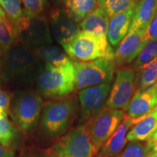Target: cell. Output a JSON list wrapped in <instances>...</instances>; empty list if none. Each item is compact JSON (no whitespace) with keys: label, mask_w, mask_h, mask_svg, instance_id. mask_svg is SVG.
I'll use <instances>...</instances> for the list:
<instances>
[{"label":"cell","mask_w":157,"mask_h":157,"mask_svg":"<svg viewBox=\"0 0 157 157\" xmlns=\"http://www.w3.org/2000/svg\"><path fill=\"white\" fill-rule=\"evenodd\" d=\"M2 58L0 68L4 83L18 90L30 89L36 84L44 69V62L18 42L4 52Z\"/></svg>","instance_id":"1"},{"label":"cell","mask_w":157,"mask_h":157,"mask_svg":"<svg viewBox=\"0 0 157 157\" xmlns=\"http://www.w3.org/2000/svg\"><path fill=\"white\" fill-rule=\"evenodd\" d=\"M78 111V96L74 93L48 100L43 105L39 122V140L43 143L56 142L69 131Z\"/></svg>","instance_id":"2"},{"label":"cell","mask_w":157,"mask_h":157,"mask_svg":"<svg viewBox=\"0 0 157 157\" xmlns=\"http://www.w3.org/2000/svg\"><path fill=\"white\" fill-rule=\"evenodd\" d=\"M43 98L31 89L18 90L11 95L8 114L25 135L33 134L40 120Z\"/></svg>","instance_id":"3"},{"label":"cell","mask_w":157,"mask_h":157,"mask_svg":"<svg viewBox=\"0 0 157 157\" xmlns=\"http://www.w3.org/2000/svg\"><path fill=\"white\" fill-rule=\"evenodd\" d=\"M44 63V69L36 83L39 95L44 99L52 100L74 93L75 69L73 61L63 66Z\"/></svg>","instance_id":"4"},{"label":"cell","mask_w":157,"mask_h":157,"mask_svg":"<svg viewBox=\"0 0 157 157\" xmlns=\"http://www.w3.org/2000/svg\"><path fill=\"white\" fill-rule=\"evenodd\" d=\"M62 48L75 63L89 62L102 58H114V52L107 36H96L84 31H80Z\"/></svg>","instance_id":"5"},{"label":"cell","mask_w":157,"mask_h":157,"mask_svg":"<svg viewBox=\"0 0 157 157\" xmlns=\"http://www.w3.org/2000/svg\"><path fill=\"white\" fill-rule=\"evenodd\" d=\"M14 24L17 42L25 48L33 50L52 43L48 18L43 13L36 14L23 10L22 16Z\"/></svg>","instance_id":"6"},{"label":"cell","mask_w":157,"mask_h":157,"mask_svg":"<svg viewBox=\"0 0 157 157\" xmlns=\"http://www.w3.org/2000/svg\"><path fill=\"white\" fill-rule=\"evenodd\" d=\"M74 63L75 90L103 84H111L117 65L114 59L98 58L89 62Z\"/></svg>","instance_id":"7"},{"label":"cell","mask_w":157,"mask_h":157,"mask_svg":"<svg viewBox=\"0 0 157 157\" xmlns=\"http://www.w3.org/2000/svg\"><path fill=\"white\" fill-rule=\"evenodd\" d=\"M50 149L58 157H95L97 155L86 124L69 129Z\"/></svg>","instance_id":"8"},{"label":"cell","mask_w":157,"mask_h":157,"mask_svg":"<svg viewBox=\"0 0 157 157\" xmlns=\"http://www.w3.org/2000/svg\"><path fill=\"white\" fill-rule=\"evenodd\" d=\"M124 116L125 111L123 110L111 109L105 105L86 124L97 154L104 143L115 132Z\"/></svg>","instance_id":"9"},{"label":"cell","mask_w":157,"mask_h":157,"mask_svg":"<svg viewBox=\"0 0 157 157\" xmlns=\"http://www.w3.org/2000/svg\"><path fill=\"white\" fill-rule=\"evenodd\" d=\"M111 89V84H103L80 90L78 94V111L76 126L87 124L105 107Z\"/></svg>","instance_id":"10"},{"label":"cell","mask_w":157,"mask_h":157,"mask_svg":"<svg viewBox=\"0 0 157 157\" xmlns=\"http://www.w3.org/2000/svg\"><path fill=\"white\" fill-rule=\"evenodd\" d=\"M135 76L136 74L132 68H123L117 71L105 106L127 111L129 102L136 92Z\"/></svg>","instance_id":"11"},{"label":"cell","mask_w":157,"mask_h":157,"mask_svg":"<svg viewBox=\"0 0 157 157\" xmlns=\"http://www.w3.org/2000/svg\"><path fill=\"white\" fill-rule=\"evenodd\" d=\"M49 26L52 39L60 45L69 42L79 32V25L64 8L52 9L49 13Z\"/></svg>","instance_id":"12"},{"label":"cell","mask_w":157,"mask_h":157,"mask_svg":"<svg viewBox=\"0 0 157 157\" xmlns=\"http://www.w3.org/2000/svg\"><path fill=\"white\" fill-rule=\"evenodd\" d=\"M157 106V98L153 87L137 90L129 102L126 113L132 124L142 120Z\"/></svg>","instance_id":"13"},{"label":"cell","mask_w":157,"mask_h":157,"mask_svg":"<svg viewBox=\"0 0 157 157\" xmlns=\"http://www.w3.org/2000/svg\"><path fill=\"white\" fill-rule=\"evenodd\" d=\"M146 29H139L128 34L120 42L114 53V61L117 66L131 63L146 43L143 41V34Z\"/></svg>","instance_id":"14"},{"label":"cell","mask_w":157,"mask_h":157,"mask_svg":"<svg viewBox=\"0 0 157 157\" xmlns=\"http://www.w3.org/2000/svg\"><path fill=\"white\" fill-rule=\"evenodd\" d=\"M133 126L126 113L115 132L103 144L95 157H113L121 152L128 142L127 133Z\"/></svg>","instance_id":"15"},{"label":"cell","mask_w":157,"mask_h":157,"mask_svg":"<svg viewBox=\"0 0 157 157\" xmlns=\"http://www.w3.org/2000/svg\"><path fill=\"white\" fill-rule=\"evenodd\" d=\"M135 7V6L110 18L107 39L111 46H119L122 39L128 34L134 16Z\"/></svg>","instance_id":"16"},{"label":"cell","mask_w":157,"mask_h":157,"mask_svg":"<svg viewBox=\"0 0 157 157\" xmlns=\"http://www.w3.org/2000/svg\"><path fill=\"white\" fill-rule=\"evenodd\" d=\"M156 13V0H139L135 5L134 16L129 33L139 29H146Z\"/></svg>","instance_id":"17"},{"label":"cell","mask_w":157,"mask_h":157,"mask_svg":"<svg viewBox=\"0 0 157 157\" xmlns=\"http://www.w3.org/2000/svg\"><path fill=\"white\" fill-rule=\"evenodd\" d=\"M157 128V106L142 120L131 127L127 138L129 142H145L152 136Z\"/></svg>","instance_id":"18"},{"label":"cell","mask_w":157,"mask_h":157,"mask_svg":"<svg viewBox=\"0 0 157 157\" xmlns=\"http://www.w3.org/2000/svg\"><path fill=\"white\" fill-rule=\"evenodd\" d=\"M109 17L101 7H98L78 24L81 31L99 36H107Z\"/></svg>","instance_id":"19"},{"label":"cell","mask_w":157,"mask_h":157,"mask_svg":"<svg viewBox=\"0 0 157 157\" xmlns=\"http://www.w3.org/2000/svg\"><path fill=\"white\" fill-rule=\"evenodd\" d=\"M64 10L79 24L98 7V0H63Z\"/></svg>","instance_id":"20"},{"label":"cell","mask_w":157,"mask_h":157,"mask_svg":"<svg viewBox=\"0 0 157 157\" xmlns=\"http://www.w3.org/2000/svg\"><path fill=\"white\" fill-rule=\"evenodd\" d=\"M42 61L55 66H66L72 62L66 52L54 45H45L32 50Z\"/></svg>","instance_id":"21"},{"label":"cell","mask_w":157,"mask_h":157,"mask_svg":"<svg viewBox=\"0 0 157 157\" xmlns=\"http://www.w3.org/2000/svg\"><path fill=\"white\" fill-rule=\"evenodd\" d=\"M157 82V56L137 70L135 76L136 91L145 90L152 87Z\"/></svg>","instance_id":"22"},{"label":"cell","mask_w":157,"mask_h":157,"mask_svg":"<svg viewBox=\"0 0 157 157\" xmlns=\"http://www.w3.org/2000/svg\"><path fill=\"white\" fill-rule=\"evenodd\" d=\"M21 132V129L13 121H10L8 117L0 119V143L5 148L10 150L16 148Z\"/></svg>","instance_id":"23"},{"label":"cell","mask_w":157,"mask_h":157,"mask_svg":"<svg viewBox=\"0 0 157 157\" xmlns=\"http://www.w3.org/2000/svg\"><path fill=\"white\" fill-rule=\"evenodd\" d=\"M16 42L17 32L14 23L8 17L0 20V47L3 53Z\"/></svg>","instance_id":"24"},{"label":"cell","mask_w":157,"mask_h":157,"mask_svg":"<svg viewBox=\"0 0 157 157\" xmlns=\"http://www.w3.org/2000/svg\"><path fill=\"white\" fill-rule=\"evenodd\" d=\"M136 3L135 0H98V7L106 13L109 18L132 8Z\"/></svg>","instance_id":"25"},{"label":"cell","mask_w":157,"mask_h":157,"mask_svg":"<svg viewBox=\"0 0 157 157\" xmlns=\"http://www.w3.org/2000/svg\"><path fill=\"white\" fill-rule=\"evenodd\" d=\"M157 56V39H152L148 41L146 45L134 60L132 68L133 70H138Z\"/></svg>","instance_id":"26"},{"label":"cell","mask_w":157,"mask_h":157,"mask_svg":"<svg viewBox=\"0 0 157 157\" xmlns=\"http://www.w3.org/2000/svg\"><path fill=\"white\" fill-rule=\"evenodd\" d=\"M152 153L151 148L145 142H130L121 152L113 157H148Z\"/></svg>","instance_id":"27"},{"label":"cell","mask_w":157,"mask_h":157,"mask_svg":"<svg viewBox=\"0 0 157 157\" xmlns=\"http://www.w3.org/2000/svg\"><path fill=\"white\" fill-rule=\"evenodd\" d=\"M0 7L14 23L23 15V9L21 0H0Z\"/></svg>","instance_id":"28"},{"label":"cell","mask_w":157,"mask_h":157,"mask_svg":"<svg viewBox=\"0 0 157 157\" xmlns=\"http://www.w3.org/2000/svg\"><path fill=\"white\" fill-rule=\"evenodd\" d=\"M18 157H58L53 151L48 149H42L37 147L26 148L21 151Z\"/></svg>","instance_id":"29"},{"label":"cell","mask_w":157,"mask_h":157,"mask_svg":"<svg viewBox=\"0 0 157 157\" xmlns=\"http://www.w3.org/2000/svg\"><path fill=\"white\" fill-rule=\"evenodd\" d=\"M25 10L32 13H43L48 2L47 0H21Z\"/></svg>","instance_id":"30"},{"label":"cell","mask_w":157,"mask_h":157,"mask_svg":"<svg viewBox=\"0 0 157 157\" xmlns=\"http://www.w3.org/2000/svg\"><path fill=\"white\" fill-rule=\"evenodd\" d=\"M143 41L147 43L152 39H157V13L143 34Z\"/></svg>","instance_id":"31"},{"label":"cell","mask_w":157,"mask_h":157,"mask_svg":"<svg viewBox=\"0 0 157 157\" xmlns=\"http://www.w3.org/2000/svg\"><path fill=\"white\" fill-rule=\"evenodd\" d=\"M10 94L6 92L5 90L0 89V108L9 112V106L10 103Z\"/></svg>","instance_id":"32"},{"label":"cell","mask_w":157,"mask_h":157,"mask_svg":"<svg viewBox=\"0 0 157 157\" xmlns=\"http://www.w3.org/2000/svg\"><path fill=\"white\" fill-rule=\"evenodd\" d=\"M0 157H15L14 151L4 147L0 143Z\"/></svg>","instance_id":"33"},{"label":"cell","mask_w":157,"mask_h":157,"mask_svg":"<svg viewBox=\"0 0 157 157\" xmlns=\"http://www.w3.org/2000/svg\"><path fill=\"white\" fill-rule=\"evenodd\" d=\"M148 146L151 148L152 152L157 151V137L154 139H150V140L146 141Z\"/></svg>","instance_id":"34"},{"label":"cell","mask_w":157,"mask_h":157,"mask_svg":"<svg viewBox=\"0 0 157 157\" xmlns=\"http://www.w3.org/2000/svg\"><path fill=\"white\" fill-rule=\"evenodd\" d=\"M7 17V15H6L5 12L2 9V7H0V20L2 19V18H5V17Z\"/></svg>","instance_id":"35"},{"label":"cell","mask_w":157,"mask_h":157,"mask_svg":"<svg viewBox=\"0 0 157 157\" xmlns=\"http://www.w3.org/2000/svg\"><path fill=\"white\" fill-rule=\"evenodd\" d=\"M3 84H4V81L2 79V76L1 68H0V89H2V87H3Z\"/></svg>","instance_id":"36"},{"label":"cell","mask_w":157,"mask_h":157,"mask_svg":"<svg viewBox=\"0 0 157 157\" xmlns=\"http://www.w3.org/2000/svg\"><path fill=\"white\" fill-rule=\"evenodd\" d=\"M152 87H153V89H154V93H155V94H156V98H157V82L154 84V85Z\"/></svg>","instance_id":"37"},{"label":"cell","mask_w":157,"mask_h":157,"mask_svg":"<svg viewBox=\"0 0 157 157\" xmlns=\"http://www.w3.org/2000/svg\"><path fill=\"white\" fill-rule=\"evenodd\" d=\"M156 137H157V128H156V131H155V132H154V134H153L152 136L150 138L148 139V140H150V139H154V138H156Z\"/></svg>","instance_id":"38"},{"label":"cell","mask_w":157,"mask_h":157,"mask_svg":"<svg viewBox=\"0 0 157 157\" xmlns=\"http://www.w3.org/2000/svg\"><path fill=\"white\" fill-rule=\"evenodd\" d=\"M148 157H157V151L152 152Z\"/></svg>","instance_id":"39"},{"label":"cell","mask_w":157,"mask_h":157,"mask_svg":"<svg viewBox=\"0 0 157 157\" xmlns=\"http://www.w3.org/2000/svg\"><path fill=\"white\" fill-rule=\"evenodd\" d=\"M52 1L56 3H60V2H63V0H52Z\"/></svg>","instance_id":"40"},{"label":"cell","mask_w":157,"mask_h":157,"mask_svg":"<svg viewBox=\"0 0 157 157\" xmlns=\"http://www.w3.org/2000/svg\"><path fill=\"white\" fill-rule=\"evenodd\" d=\"M2 56H3V52H2V50L1 47H0V58L2 57Z\"/></svg>","instance_id":"41"},{"label":"cell","mask_w":157,"mask_h":157,"mask_svg":"<svg viewBox=\"0 0 157 157\" xmlns=\"http://www.w3.org/2000/svg\"><path fill=\"white\" fill-rule=\"evenodd\" d=\"M135 1L136 2H137V1H139V0H135Z\"/></svg>","instance_id":"42"},{"label":"cell","mask_w":157,"mask_h":157,"mask_svg":"<svg viewBox=\"0 0 157 157\" xmlns=\"http://www.w3.org/2000/svg\"><path fill=\"white\" fill-rule=\"evenodd\" d=\"M156 4H157V0H156Z\"/></svg>","instance_id":"43"}]
</instances>
